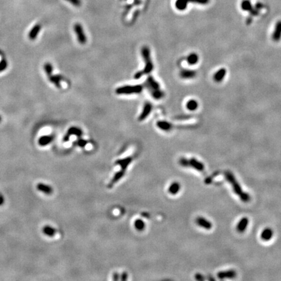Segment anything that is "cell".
I'll return each instance as SVG.
<instances>
[{"label":"cell","instance_id":"1","mask_svg":"<svg viewBox=\"0 0 281 281\" xmlns=\"http://www.w3.org/2000/svg\"><path fill=\"white\" fill-rule=\"evenodd\" d=\"M141 55L144 61V67L143 70L138 71L134 74L133 77L135 80H139L144 74H150L154 69V65L150 56V50L148 46H144L142 47Z\"/></svg>","mask_w":281,"mask_h":281},{"label":"cell","instance_id":"2","mask_svg":"<svg viewBox=\"0 0 281 281\" xmlns=\"http://www.w3.org/2000/svg\"><path fill=\"white\" fill-rule=\"evenodd\" d=\"M225 176L227 180L229 182H230L235 193H236L239 197H240V199L243 202H248L250 200L249 195L242 191L240 185H239L238 182L236 181L235 178H234L233 174L231 173H230V172H227V173H225Z\"/></svg>","mask_w":281,"mask_h":281},{"label":"cell","instance_id":"3","mask_svg":"<svg viewBox=\"0 0 281 281\" xmlns=\"http://www.w3.org/2000/svg\"><path fill=\"white\" fill-rule=\"evenodd\" d=\"M143 90V86L141 85H124L116 88L115 92L119 95H129L133 94L140 93Z\"/></svg>","mask_w":281,"mask_h":281},{"label":"cell","instance_id":"4","mask_svg":"<svg viewBox=\"0 0 281 281\" xmlns=\"http://www.w3.org/2000/svg\"><path fill=\"white\" fill-rule=\"evenodd\" d=\"M179 163L180 164L183 166V167H188L191 166V167L193 169L199 170V171H202L204 169V165L202 163H201L200 161H198L195 158H191L190 159H187L185 158H180L179 160Z\"/></svg>","mask_w":281,"mask_h":281},{"label":"cell","instance_id":"5","mask_svg":"<svg viewBox=\"0 0 281 281\" xmlns=\"http://www.w3.org/2000/svg\"><path fill=\"white\" fill-rule=\"evenodd\" d=\"M209 2L210 0H176L175 2V7L178 10L183 11L187 8V4L189 3L206 5L209 3Z\"/></svg>","mask_w":281,"mask_h":281},{"label":"cell","instance_id":"6","mask_svg":"<svg viewBox=\"0 0 281 281\" xmlns=\"http://www.w3.org/2000/svg\"><path fill=\"white\" fill-rule=\"evenodd\" d=\"M74 29L77 36L78 43L80 44H86L87 37L84 32V30L83 29L82 25L79 23H77L74 26Z\"/></svg>","mask_w":281,"mask_h":281},{"label":"cell","instance_id":"7","mask_svg":"<svg viewBox=\"0 0 281 281\" xmlns=\"http://www.w3.org/2000/svg\"><path fill=\"white\" fill-rule=\"evenodd\" d=\"M152 103L148 102H145L144 104L142 112L140 113V114H139V116L138 117V121H144V120L149 116L150 113L152 112Z\"/></svg>","mask_w":281,"mask_h":281},{"label":"cell","instance_id":"8","mask_svg":"<svg viewBox=\"0 0 281 281\" xmlns=\"http://www.w3.org/2000/svg\"><path fill=\"white\" fill-rule=\"evenodd\" d=\"M145 86L149 92L154 90L160 89L161 88L159 83L156 81L154 78V77L152 76H149L147 77V81L145 82Z\"/></svg>","mask_w":281,"mask_h":281},{"label":"cell","instance_id":"9","mask_svg":"<svg viewBox=\"0 0 281 281\" xmlns=\"http://www.w3.org/2000/svg\"><path fill=\"white\" fill-rule=\"evenodd\" d=\"M132 160H133V158L132 157H130V156H129V157H127V158L117 159L115 161L114 164L119 165L120 167H121L122 170H126L127 168L128 167L129 165L132 163Z\"/></svg>","mask_w":281,"mask_h":281},{"label":"cell","instance_id":"10","mask_svg":"<svg viewBox=\"0 0 281 281\" xmlns=\"http://www.w3.org/2000/svg\"><path fill=\"white\" fill-rule=\"evenodd\" d=\"M196 223L199 227L204 228L206 230H210V229L212 228V223L207 220L206 218L202 217H199L197 218L196 219Z\"/></svg>","mask_w":281,"mask_h":281},{"label":"cell","instance_id":"11","mask_svg":"<svg viewBox=\"0 0 281 281\" xmlns=\"http://www.w3.org/2000/svg\"><path fill=\"white\" fill-rule=\"evenodd\" d=\"M272 39L275 42H278L281 39V20H279L275 24L272 34Z\"/></svg>","mask_w":281,"mask_h":281},{"label":"cell","instance_id":"12","mask_svg":"<svg viewBox=\"0 0 281 281\" xmlns=\"http://www.w3.org/2000/svg\"><path fill=\"white\" fill-rule=\"evenodd\" d=\"M54 139V135H46L40 137L39 139L38 143L41 147H45L46 145L50 144Z\"/></svg>","mask_w":281,"mask_h":281},{"label":"cell","instance_id":"13","mask_svg":"<svg viewBox=\"0 0 281 281\" xmlns=\"http://www.w3.org/2000/svg\"><path fill=\"white\" fill-rule=\"evenodd\" d=\"M125 173H126V170H124L122 169L121 170L117 172V173L113 176L111 182H109V184L108 185L109 188H111V187L114 185V184H116L118 181L121 180L124 176Z\"/></svg>","mask_w":281,"mask_h":281},{"label":"cell","instance_id":"14","mask_svg":"<svg viewBox=\"0 0 281 281\" xmlns=\"http://www.w3.org/2000/svg\"><path fill=\"white\" fill-rule=\"evenodd\" d=\"M197 75V73L195 70H188V69H184L182 70L180 72V76L182 79L185 80H189L194 78Z\"/></svg>","mask_w":281,"mask_h":281},{"label":"cell","instance_id":"15","mask_svg":"<svg viewBox=\"0 0 281 281\" xmlns=\"http://www.w3.org/2000/svg\"><path fill=\"white\" fill-rule=\"evenodd\" d=\"M36 188L39 191L43 192V193L48 195L52 194V193H53V188L50 185L43 183L38 184L37 185H36Z\"/></svg>","mask_w":281,"mask_h":281},{"label":"cell","instance_id":"16","mask_svg":"<svg viewBox=\"0 0 281 281\" xmlns=\"http://www.w3.org/2000/svg\"><path fill=\"white\" fill-rule=\"evenodd\" d=\"M156 126L160 129L165 132H169L173 128V125L170 122L165 121H159L156 123Z\"/></svg>","mask_w":281,"mask_h":281},{"label":"cell","instance_id":"17","mask_svg":"<svg viewBox=\"0 0 281 281\" xmlns=\"http://www.w3.org/2000/svg\"><path fill=\"white\" fill-rule=\"evenodd\" d=\"M226 75H227L226 69H224V68H222V69L218 70L215 73V74L213 75V80H214V81L216 82H221L224 80V78L225 77Z\"/></svg>","mask_w":281,"mask_h":281},{"label":"cell","instance_id":"18","mask_svg":"<svg viewBox=\"0 0 281 281\" xmlns=\"http://www.w3.org/2000/svg\"><path fill=\"white\" fill-rule=\"evenodd\" d=\"M273 236V231L272 228H266L261 233V239L263 241L268 242Z\"/></svg>","mask_w":281,"mask_h":281},{"label":"cell","instance_id":"19","mask_svg":"<svg viewBox=\"0 0 281 281\" xmlns=\"http://www.w3.org/2000/svg\"><path fill=\"white\" fill-rule=\"evenodd\" d=\"M241 7L242 10H244V11L251 12L253 15L257 14L256 11H255V10H253V5L249 0H243L241 3Z\"/></svg>","mask_w":281,"mask_h":281},{"label":"cell","instance_id":"20","mask_svg":"<svg viewBox=\"0 0 281 281\" xmlns=\"http://www.w3.org/2000/svg\"><path fill=\"white\" fill-rule=\"evenodd\" d=\"M236 273L235 271L230 270V271H227V272H219L217 274V277L218 278H219L221 279H232L236 277Z\"/></svg>","mask_w":281,"mask_h":281},{"label":"cell","instance_id":"21","mask_svg":"<svg viewBox=\"0 0 281 281\" xmlns=\"http://www.w3.org/2000/svg\"><path fill=\"white\" fill-rule=\"evenodd\" d=\"M41 29V26L40 24H36L34 27L31 29L29 33V38L30 40H35L37 37L38 35L40 33V31Z\"/></svg>","mask_w":281,"mask_h":281},{"label":"cell","instance_id":"22","mask_svg":"<svg viewBox=\"0 0 281 281\" xmlns=\"http://www.w3.org/2000/svg\"><path fill=\"white\" fill-rule=\"evenodd\" d=\"M249 224V219L247 217H243L242 219L239 221L237 225V230L239 232H243L246 230V228Z\"/></svg>","mask_w":281,"mask_h":281},{"label":"cell","instance_id":"23","mask_svg":"<svg viewBox=\"0 0 281 281\" xmlns=\"http://www.w3.org/2000/svg\"><path fill=\"white\" fill-rule=\"evenodd\" d=\"M66 133L71 136V135H75L77 137H81L83 135V131L81 128L76 126H72L67 130Z\"/></svg>","mask_w":281,"mask_h":281},{"label":"cell","instance_id":"24","mask_svg":"<svg viewBox=\"0 0 281 281\" xmlns=\"http://www.w3.org/2000/svg\"><path fill=\"white\" fill-rule=\"evenodd\" d=\"M180 184L178 183V182H174L173 183H172L169 187V189H168V191L169 193L172 195H176L177 193H178L179 192V191L180 190Z\"/></svg>","mask_w":281,"mask_h":281},{"label":"cell","instance_id":"25","mask_svg":"<svg viewBox=\"0 0 281 281\" xmlns=\"http://www.w3.org/2000/svg\"><path fill=\"white\" fill-rule=\"evenodd\" d=\"M49 81L55 85V87L60 88L61 87V81L62 80V77L60 75H51L48 77Z\"/></svg>","mask_w":281,"mask_h":281},{"label":"cell","instance_id":"26","mask_svg":"<svg viewBox=\"0 0 281 281\" xmlns=\"http://www.w3.org/2000/svg\"><path fill=\"white\" fill-rule=\"evenodd\" d=\"M199 60V57L196 53L190 54L187 57V62L189 65H196Z\"/></svg>","mask_w":281,"mask_h":281},{"label":"cell","instance_id":"27","mask_svg":"<svg viewBox=\"0 0 281 281\" xmlns=\"http://www.w3.org/2000/svg\"><path fill=\"white\" fill-rule=\"evenodd\" d=\"M43 232L46 236L48 237H53L55 236V234L56 233V230L54 227L49 225H46L43 227Z\"/></svg>","mask_w":281,"mask_h":281},{"label":"cell","instance_id":"28","mask_svg":"<svg viewBox=\"0 0 281 281\" xmlns=\"http://www.w3.org/2000/svg\"><path fill=\"white\" fill-rule=\"evenodd\" d=\"M186 108L188 109L189 111H195L196 109L199 107V103L197 102L195 100H189V101H187L186 104H185Z\"/></svg>","mask_w":281,"mask_h":281},{"label":"cell","instance_id":"29","mask_svg":"<svg viewBox=\"0 0 281 281\" xmlns=\"http://www.w3.org/2000/svg\"><path fill=\"white\" fill-rule=\"evenodd\" d=\"M133 225L135 228L136 229L137 231H143L145 228V223L143 220L140 219H137L134 221Z\"/></svg>","mask_w":281,"mask_h":281},{"label":"cell","instance_id":"30","mask_svg":"<svg viewBox=\"0 0 281 281\" xmlns=\"http://www.w3.org/2000/svg\"><path fill=\"white\" fill-rule=\"evenodd\" d=\"M151 96H152L155 100H160V99L162 98L164 96V92L162 90L158 89V90H154L150 92Z\"/></svg>","mask_w":281,"mask_h":281},{"label":"cell","instance_id":"31","mask_svg":"<svg viewBox=\"0 0 281 281\" xmlns=\"http://www.w3.org/2000/svg\"><path fill=\"white\" fill-rule=\"evenodd\" d=\"M44 70L46 74L49 77L52 75V73H53L54 71V68L50 62H46L44 65Z\"/></svg>","mask_w":281,"mask_h":281},{"label":"cell","instance_id":"32","mask_svg":"<svg viewBox=\"0 0 281 281\" xmlns=\"http://www.w3.org/2000/svg\"><path fill=\"white\" fill-rule=\"evenodd\" d=\"M88 140L84 139H81V137H79L76 141L75 142V144L77 147H79L80 148H84L85 146L88 144Z\"/></svg>","mask_w":281,"mask_h":281},{"label":"cell","instance_id":"33","mask_svg":"<svg viewBox=\"0 0 281 281\" xmlns=\"http://www.w3.org/2000/svg\"><path fill=\"white\" fill-rule=\"evenodd\" d=\"M7 67V62L6 60L3 59L0 61V72L4 71Z\"/></svg>","mask_w":281,"mask_h":281},{"label":"cell","instance_id":"34","mask_svg":"<svg viewBox=\"0 0 281 281\" xmlns=\"http://www.w3.org/2000/svg\"><path fill=\"white\" fill-rule=\"evenodd\" d=\"M66 2H69L72 5H74L75 7H80L81 5V0H66Z\"/></svg>","mask_w":281,"mask_h":281},{"label":"cell","instance_id":"35","mask_svg":"<svg viewBox=\"0 0 281 281\" xmlns=\"http://www.w3.org/2000/svg\"><path fill=\"white\" fill-rule=\"evenodd\" d=\"M128 277V275L126 272H123L121 275H120V280H126Z\"/></svg>","mask_w":281,"mask_h":281},{"label":"cell","instance_id":"36","mask_svg":"<svg viewBox=\"0 0 281 281\" xmlns=\"http://www.w3.org/2000/svg\"><path fill=\"white\" fill-rule=\"evenodd\" d=\"M113 280H120V274L117 272H114L113 274Z\"/></svg>","mask_w":281,"mask_h":281},{"label":"cell","instance_id":"37","mask_svg":"<svg viewBox=\"0 0 281 281\" xmlns=\"http://www.w3.org/2000/svg\"><path fill=\"white\" fill-rule=\"evenodd\" d=\"M4 202V199L2 196H0V206L2 205Z\"/></svg>","mask_w":281,"mask_h":281},{"label":"cell","instance_id":"38","mask_svg":"<svg viewBox=\"0 0 281 281\" xmlns=\"http://www.w3.org/2000/svg\"><path fill=\"white\" fill-rule=\"evenodd\" d=\"M1 119H2V118H1V117H0V121H1Z\"/></svg>","mask_w":281,"mask_h":281}]
</instances>
